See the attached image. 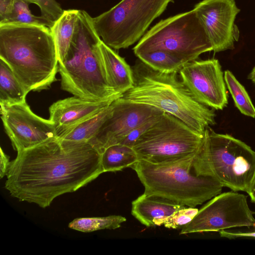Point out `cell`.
<instances>
[{
    "instance_id": "obj_1",
    "label": "cell",
    "mask_w": 255,
    "mask_h": 255,
    "mask_svg": "<svg viewBox=\"0 0 255 255\" xmlns=\"http://www.w3.org/2000/svg\"><path fill=\"white\" fill-rule=\"evenodd\" d=\"M102 154L87 141L48 140L17 152L4 188L19 201L45 208L57 197L76 191L104 173Z\"/></svg>"
},
{
    "instance_id": "obj_2",
    "label": "cell",
    "mask_w": 255,
    "mask_h": 255,
    "mask_svg": "<svg viewBox=\"0 0 255 255\" xmlns=\"http://www.w3.org/2000/svg\"><path fill=\"white\" fill-rule=\"evenodd\" d=\"M0 59L28 93L48 89L56 80L57 52L47 26L0 24Z\"/></svg>"
},
{
    "instance_id": "obj_3",
    "label": "cell",
    "mask_w": 255,
    "mask_h": 255,
    "mask_svg": "<svg viewBox=\"0 0 255 255\" xmlns=\"http://www.w3.org/2000/svg\"><path fill=\"white\" fill-rule=\"evenodd\" d=\"M132 69L134 84L123 98L170 114L203 135L209 126L216 124L214 110L194 98L178 72H160L141 61Z\"/></svg>"
},
{
    "instance_id": "obj_4",
    "label": "cell",
    "mask_w": 255,
    "mask_h": 255,
    "mask_svg": "<svg viewBox=\"0 0 255 255\" xmlns=\"http://www.w3.org/2000/svg\"><path fill=\"white\" fill-rule=\"evenodd\" d=\"M101 40L94 29L92 17L80 10L70 47L58 64L63 90L92 101L113 102L122 97L108 83L99 46Z\"/></svg>"
},
{
    "instance_id": "obj_5",
    "label": "cell",
    "mask_w": 255,
    "mask_h": 255,
    "mask_svg": "<svg viewBox=\"0 0 255 255\" xmlns=\"http://www.w3.org/2000/svg\"><path fill=\"white\" fill-rule=\"evenodd\" d=\"M201 150V149H200ZM197 153L169 162L139 160L131 167L144 186V193L195 208L220 194L223 186L203 174Z\"/></svg>"
},
{
    "instance_id": "obj_6",
    "label": "cell",
    "mask_w": 255,
    "mask_h": 255,
    "mask_svg": "<svg viewBox=\"0 0 255 255\" xmlns=\"http://www.w3.org/2000/svg\"><path fill=\"white\" fill-rule=\"evenodd\" d=\"M198 160L202 173L223 187L249 191L255 170V151L244 142L228 134L216 133L209 127Z\"/></svg>"
},
{
    "instance_id": "obj_7",
    "label": "cell",
    "mask_w": 255,
    "mask_h": 255,
    "mask_svg": "<svg viewBox=\"0 0 255 255\" xmlns=\"http://www.w3.org/2000/svg\"><path fill=\"white\" fill-rule=\"evenodd\" d=\"M156 50L169 52L186 63L213 51L205 29L194 9L162 19L133 47L134 54Z\"/></svg>"
},
{
    "instance_id": "obj_8",
    "label": "cell",
    "mask_w": 255,
    "mask_h": 255,
    "mask_svg": "<svg viewBox=\"0 0 255 255\" xmlns=\"http://www.w3.org/2000/svg\"><path fill=\"white\" fill-rule=\"evenodd\" d=\"M174 0H122L109 10L92 17L94 30L113 49L127 48L143 36L152 22Z\"/></svg>"
},
{
    "instance_id": "obj_9",
    "label": "cell",
    "mask_w": 255,
    "mask_h": 255,
    "mask_svg": "<svg viewBox=\"0 0 255 255\" xmlns=\"http://www.w3.org/2000/svg\"><path fill=\"white\" fill-rule=\"evenodd\" d=\"M203 140L204 134L173 116L163 113L136 140L132 148L138 160L160 164L197 153Z\"/></svg>"
},
{
    "instance_id": "obj_10",
    "label": "cell",
    "mask_w": 255,
    "mask_h": 255,
    "mask_svg": "<svg viewBox=\"0 0 255 255\" xmlns=\"http://www.w3.org/2000/svg\"><path fill=\"white\" fill-rule=\"evenodd\" d=\"M255 214L245 195L236 191L221 193L205 204L180 235L219 232L228 229L255 227Z\"/></svg>"
},
{
    "instance_id": "obj_11",
    "label": "cell",
    "mask_w": 255,
    "mask_h": 255,
    "mask_svg": "<svg viewBox=\"0 0 255 255\" xmlns=\"http://www.w3.org/2000/svg\"><path fill=\"white\" fill-rule=\"evenodd\" d=\"M108 118L89 143L101 154L110 146L120 143L135 128L164 112L152 106L126 100L114 101Z\"/></svg>"
},
{
    "instance_id": "obj_12",
    "label": "cell",
    "mask_w": 255,
    "mask_h": 255,
    "mask_svg": "<svg viewBox=\"0 0 255 255\" xmlns=\"http://www.w3.org/2000/svg\"><path fill=\"white\" fill-rule=\"evenodd\" d=\"M4 130L16 151L57 137L54 124L35 114L25 102L0 105Z\"/></svg>"
},
{
    "instance_id": "obj_13",
    "label": "cell",
    "mask_w": 255,
    "mask_h": 255,
    "mask_svg": "<svg viewBox=\"0 0 255 255\" xmlns=\"http://www.w3.org/2000/svg\"><path fill=\"white\" fill-rule=\"evenodd\" d=\"M183 83L199 103L222 110L228 103L226 83L219 61L216 59L194 60L178 72Z\"/></svg>"
},
{
    "instance_id": "obj_14",
    "label": "cell",
    "mask_w": 255,
    "mask_h": 255,
    "mask_svg": "<svg viewBox=\"0 0 255 255\" xmlns=\"http://www.w3.org/2000/svg\"><path fill=\"white\" fill-rule=\"evenodd\" d=\"M202 22L215 53L234 49L239 37L235 24L240 11L235 0H203L193 8Z\"/></svg>"
},
{
    "instance_id": "obj_15",
    "label": "cell",
    "mask_w": 255,
    "mask_h": 255,
    "mask_svg": "<svg viewBox=\"0 0 255 255\" xmlns=\"http://www.w3.org/2000/svg\"><path fill=\"white\" fill-rule=\"evenodd\" d=\"M113 102L92 101L74 96L54 102L49 108V120L55 125L57 138L98 114Z\"/></svg>"
},
{
    "instance_id": "obj_16",
    "label": "cell",
    "mask_w": 255,
    "mask_h": 255,
    "mask_svg": "<svg viewBox=\"0 0 255 255\" xmlns=\"http://www.w3.org/2000/svg\"><path fill=\"white\" fill-rule=\"evenodd\" d=\"M99 46L108 83L116 94L123 97L134 84L132 68L102 40Z\"/></svg>"
},
{
    "instance_id": "obj_17",
    "label": "cell",
    "mask_w": 255,
    "mask_h": 255,
    "mask_svg": "<svg viewBox=\"0 0 255 255\" xmlns=\"http://www.w3.org/2000/svg\"><path fill=\"white\" fill-rule=\"evenodd\" d=\"M186 206L160 196L143 193L131 202V214L146 227H154L155 220L170 215Z\"/></svg>"
},
{
    "instance_id": "obj_18",
    "label": "cell",
    "mask_w": 255,
    "mask_h": 255,
    "mask_svg": "<svg viewBox=\"0 0 255 255\" xmlns=\"http://www.w3.org/2000/svg\"><path fill=\"white\" fill-rule=\"evenodd\" d=\"M80 10H64L50 28L56 47L58 63L67 55L77 26Z\"/></svg>"
},
{
    "instance_id": "obj_19",
    "label": "cell",
    "mask_w": 255,
    "mask_h": 255,
    "mask_svg": "<svg viewBox=\"0 0 255 255\" xmlns=\"http://www.w3.org/2000/svg\"><path fill=\"white\" fill-rule=\"evenodd\" d=\"M27 94L9 66L0 59V105L24 103Z\"/></svg>"
},
{
    "instance_id": "obj_20",
    "label": "cell",
    "mask_w": 255,
    "mask_h": 255,
    "mask_svg": "<svg viewBox=\"0 0 255 255\" xmlns=\"http://www.w3.org/2000/svg\"><path fill=\"white\" fill-rule=\"evenodd\" d=\"M138 160L132 148L121 143L109 146L102 154L104 172L121 171L131 167Z\"/></svg>"
},
{
    "instance_id": "obj_21",
    "label": "cell",
    "mask_w": 255,
    "mask_h": 255,
    "mask_svg": "<svg viewBox=\"0 0 255 255\" xmlns=\"http://www.w3.org/2000/svg\"><path fill=\"white\" fill-rule=\"evenodd\" d=\"M136 56L152 69L162 73L179 72L187 63L173 54L162 50L141 53Z\"/></svg>"
},
{
    "instance_id": "obj_22",
    "label": "cell",
    "mask_w": 255,
    "mask_h": 255,
    "mask_svg": "<svg viewBox=\"0 0 255 255\" xmlns=\"http://www.w3.org/2000/svg\"><path fill=\"white\" fill-rule=\"evenodd\" d=\"M111 104L98 114L77 125L57 138L70 141L89 142L110 115Z\"/></svg>"
},
{
    "instance_id": "obj_23",
    "label": "cell",
    "mask_w": 255,
    "mask_h": 255,
    "mask_svg": "<svg viewBox=\"0 0 255 255\" xmlns=\"http://www.w3.org/2000/svg\"><path fill=\"white\" fill-rule=\"evenodd\" d=\"M126 218L120 215H111L101 217L79 218L71 222L68 227L84 233L103 229H116L120 228Z\"/></svg>"
},
{
    "instance_id": "obj_24",
    "label": "cell",
    "mask_w": 255,
    "mask_h": 255,
    "mask_svg": "<svg viewBox=\"0 0 255 255\" xmlns=\"http://www.w3.org/2000/svg\"><path fill=\"white\" fill-rule=\"evenodd\" d=\"M29 3L25 0H12V9L8 17L0 24H32L45 26L50 28L54 23L41 16L33 14Z\"/></svg>"
},
{
    "instance_id": "obj_25",
    "label": "cell",
    "mask_w": 255,
    "mask_h": 255,
    "mask_svg": "<svg viewBox=\"0 0 255 255\" xmlns=\"http://www.w3.org/2000/svg\"><path fill=\"white\" fill-rule=\"evenodd\" d=\"M226 85L231 93L236 107L240 112L251 118H255V108L245 87L229 70L224 72Z\"/></svg>"
},
{
    "instance_id": "obj_26",
    "label": "cell",
    "mask_w": 255,
    "mask_h": 255,
    "mask_svg": "<svg viewBox=\"0 0 255 255\" xmlns=\"http://www.w3.org/2000/svg\"><path fill=\"white\" fill-rule=\"evenodd\" d=\"M198 211L196 208L186 206L175 211L168 216L155 220L154 224L155 226L163 225L168 229H182L192 220Z\"/></svg>"
},
{
    "instance_id": "obj_27",
    "label": "cell",
    "mask_w": 255,
    "mask_h": 255,
    "mask_svg": "<svg viewBox=\"0 0 255 255\" xmlns=\"http://www.w3.org/2000/svg\"><path fill=\"white\" fill-rule=\"evenodd\" d=\"M28 3L37 4L41 16L52 22L56 21L62 14L64 10L56 0H25Z\"/></svg>"
},
{
    "instance_id": "obj_28",
    "label": "cell",
    "mask_w": 255,
    "mask_h": 255,
    "mask_svg": "<svg viewBox=\"0 0 255 255\" xmlns=\"http://www.w3.org/2000/svg\"><path fill=\"white\" fill-rule=\"evenodd\" d=\"M161 115L152 118L135 128L120 143L132 148L136 140L157 121Z\"/></svg>"
},
{
    "instance_id": "obj_29",
    "label": "cell",
    "mask_w": 255,
    "mask_h": 255,
    "mask_svg": "<svg viewBox=\"0 0 255 255\" xmlns=\"http://www.w3.org/2000/svg\"><path fill=\"white\" fill-rule=\"evenodd\" d=\"M12 6V0H0V23L10 14Z\"/></svg>"
},
{
    "instance_id": "obj_30",
    "label": "cell",
    "mask_w": 255,
    "mask_h": 255,
    "mask_svg": "<svg viewBox=\"0 0 255 255\" xmlns=\"http://www.w3.org/2000/svg\"><path fill=\"white\" fill-rule=\"evenodd\" d=\"M0 153V177L2 178L7 174L10 161L9 157L4 152L1 147Z\"/></svg>"
},
{
    "instance_id": "obj_31",
    "label": "cell",
    "mask_w": 255,
    "mask_h": 255,
    "mask_svg": "<svg viewBox=\"0 0 255 255\" xmlns=\"http://www.w3.org/2000/svg\"><path fill=\"white\" fill-rule=\"evenodd\" d=\"M247 193L250 196L251 201L253 203H255V170L249 191Z\"/></svg>"
},
{
    "instance_id": "obj_32",
    "label": "cell",
    "mask_w": 255,
    "mask_h": 255,
    "mask_svg": "<svg viewBox=\"0 0 255 255\" xmlns=\"http://www.w3.org/2000/svg\"><path fill=\"white\" fill-rule=\"evenodd\" d=\"M248 78L255 83V66L249 74Z\"/></svg>"
}]
</instances>
